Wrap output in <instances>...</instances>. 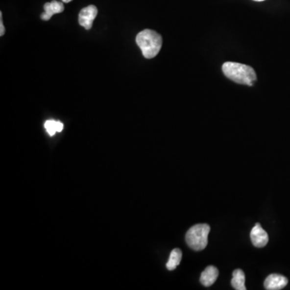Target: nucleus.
<instances>
[{
	"mask_svg": "<svg viewBox=\"0 0 290 290\" xmlns=\"http://www.w3.org/2000/svg\"><path fill=\"white\" fill-rule=\"evenodd\" d=\"M222 71L226 77L240 84L252 86L257 78L253 69L243 64L226 62L222 65Z\"/></svg>",
	"mask_w": 290,
	"mask_h": 290,
	"instance_id": "obj_1",
	"label": "nucleus"
},
{
	"mask_svg": "<svg viewBox=\"0 0 290 290\" xmlns=\"http://www.w3.org/2000/svg\"><path fill=\"white\" fill-rule=\"evenodd\" d=\"M136 41L144 57L147 59L156 57L162 46V37L153 30H144L136 36Z\"/></svg>",
	"mask_w": 290,
	"mask_h": 290,
	"instance_id": "obj_2",
	"label": "nucleus"
},
{
	"mask_svg": "<svg viewBox=\"0 0 290 290\" xmlns=\"http://www.w3.org/2000/svg\"><path fill=\"white\" fill-rule=\"evenodd\" d=\"M211 227L208 224H196L191 227L186 236V243L195 251L205 249L208 243V236Z\"/></svg>",
	"mask_w": 290,
	"mask_h": 290,
	"instance_id": "obj_3",
	"label": "nucleus"
},
{
	"mask_svg": "<svg viewBox=\"0 0 290 290\" xmlns=\"http://www.w3.org/2000/svg\"><path fill=\"white\" fill-rule=\"evenodd\" d=\"M97 15V8L95 5H90L88 7H84L81 10L78 16L79 24L84 27L86 30L91 29Z\"/></svg>",
	"mask_w": 290,
	"mask_h": 290,
	"instance_id": "obj_4",
	"label": "nucleus"
},
{
	"mask_svg": "<svg viewBox=\"0 0 290 290\" xmlns=\"http://www.w3.org/2000/svg\"><path fill=\"white\" fill-rule=\"evenodd\" d=\"M251 240L256 247H266L268 242V235L262 228L260 223H256L251 231Z\"/></svg>",
	"mask_w": 290,
	"mask_h": 290,
	"instance_id": "obj_5",
	"label": "nucleus"
},
{
	"mask_svg": "<svg viewBox=\"0 0 290 290\" xmlns=\"http://www.w3.org/2000/svg\"><path fill=\"white\" fill-rule=\"evenodd\" d=\"M288 279L280 274H270L265 281V288L268 290H280L288 285Z\"/></svg>",
	"mask_w": 290,
	"mask_h": 290,
	"instance_id": "obj_6",
	"label": "nucleus"
},
{
	"mask_svg": "<svg viewBox=\"0 0 290 290\" xmlns=\"http://www.w3.org/2000/svg\"><path fill=\"white\" fill-rule=\"evenodd\" d=\"M64 9L65 7H64L63 2H58L56 0H53L52 2H46V4L44 5L45 12L41 14V18L45 21H49L53 15L61 13Z\"/></svg>",
	"mask_w": 290,
	"mask_h": 290,
	"instance_id": "obj_7",
	"label": "nucleus"
},
{
	"mask_svg": "<svg viewBox=\"0 0 290 290\" xmlns=\"http://www.w3.org/2000/svg\"><path fill=\"white\" fill-rule=\"evenodd\" d=\"M218 277V270L215 266H208L206 269L202 272L200 281L203 286L206 287H210L212 286Z\"/></svg>",
	"mask_w": 290,
	"mask_h": 290,
	"instance_id": "obj_8",
	"label": "nucleus"
},
{
	"mask_svg": "<svg viewBox=\"0 0 290 290\" xmlns=\"http://www.w3.org/2000/svg\"><path fill=\"white\" fill-rule=\"evenodd\" d=\"M231 286L236 290H245V274L242 270L236 269L233 272Z\"/></svg>",
	"mask_w": 290,
	"mask_h": 290,
	"instance_id": "obj_9",
	"label": "nucleus"
},
{
	"mask_svg": "<svg viewBox=\"0 0 290 290\" xmlns=\"http://www.w3.org/2000/svg\"><path fill=\"white\" fill-rule=\"evenodd\" d=\"M182 258V252L179 248H175L170 253L168 263L166 264V267L170 271L174 270L181 263Z\"/></svg>",
	"mask_w": 290,
	"mask_h": 290,
	"instance_id": "obj_10",
	"label": "nucleus"
},
{
	"mask_svg": "<svg viewBox=\"0 0 290 290\" xmlns=\"http://www.w3.org/2000/svg\"><path fill=\"white\" fill-rule=\"evenodd\" d=\"M45 127L50 136H54L56 132H62L64 125L60 121H47L45 123Z\"/></svg>",
	"mask_w": 290,
	"mask_h": 290,
	"instance_id": "obj_11",
	"label": "nucleus"
},
{
	"mask_svg": "<svg viewBox=\"0 0 290 290\" xmlns=\"http://www.w3.org/2000/svg\"><path fill=\"white\" fill-rule=\"evenodd\" d=\"M0 36H2L5 34L4 25L2 24V14L0 12Z\"/></svg>",
	"mask_w": 290,
	"mask_h": 290,
	"instance_id": "obj_12",
	"label": "nucleus"
},
{
	"mask_svg": "<svg viewBox=\"0 0 290 290\" xmlns=\"http://www.w3.org/2000/svg\"><path fill=\"white\" fill-rule=\"evenodd\" d=\"M63 2H66V3H68V2H71L72 0H61Z\"/></svg>",
	"mask_w": 290,
	"mask_h": 290,
	"instance_id": "obj_13",
	"label": "nucleus"
},
{
	"mask_svg": "<svg viewBox=\"0 0 290 290\" xmlns=\"http://www.w3.org/2000/svg\"><path fill=\"white\" fill-rule=\"evenodd\" d=\"M254 1H256V2H261V1H265V0H254Z\"/></svg>",
	"mask_w": 290,
	"mask_h": 290,
	"instance_id": "obj_14",
	"label": "nucleus"
}]
</instances>
